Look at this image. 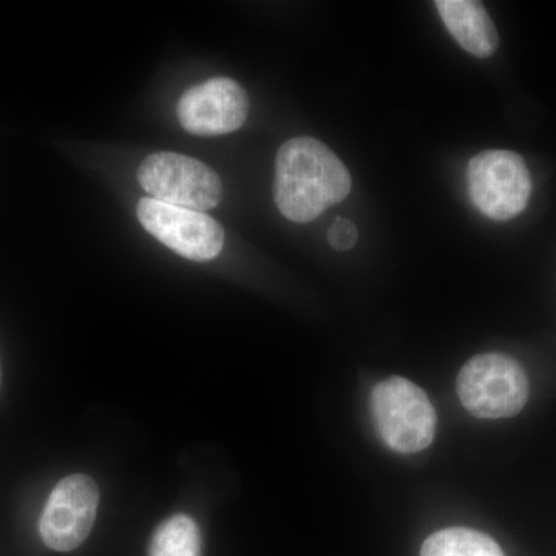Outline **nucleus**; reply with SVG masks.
Listing matches in <instances>:
<instances>
[{"instance_id": "1", "label": "nucleus", "mask_w": 556, "mask_h": 556, "mask_svg": "<svg viewBox=\"0 0 556 556\" xmlns=\"http://www.w3.org/2000/svg\"><path fill=\"white\" fill-rule=\"evenodd\" d=\"M350 190L345 164L318 139L292 138L278 149L274 200L283 217L300 225L314 222Z\"/></svg>"}, {"instance_id": "2", "label": "nucleus", "mask_w": 556, "mask_h": 556, "mask_svg": "<svg viewBox=\"0 0 556 556\" xmlns=\"http://www.w3.org/2000/svg\"><path fill=\"white\" fill-rule=\"evenodd\" d=\"M371 412L379 437L402 455L422 452L437 434V412L422 388L390 378L372 388Z\"/></svg>"}, {"instance_id": "3", "label": "nucleus", "mask_w": 556, "mask_h": 556, "mask_svg": "<svg viewBox=\"0 0 556 556\" xmlns=\"http://www.w3.org/2000/svg\"><path fill=\"white\" fill-rule=\"evenodd\" d=\"M457 396L479 419L518 415L529 399V379L514 357L501 353L475 356L457 376Z\"/></svg>"}, {"instance_id": "4", "label": "nucleus", "mask_w": 556, "mask_h": 556, "mask_svg": "<svg viewBox=\"0 0 556 556\" xmlns=\"http://www.w3.org/2000/svg\"><path fill=\"white\" fill-rule=\"evenodd\" d=\"M467 188L471 203L482 215L507 222L525 211L532 178L518 153L485 150L468 163Z\"/></svg>"}, {"instance_id": "5", "label": "nucleus", "mask_w": 556, "mask_h": 556, "mask_svg": "<svg viewBox=\"0 0 556 556\" xmlns=\"http://www.w3.org/2000/svg\"><path fill=\"white\" fill-rule=\"evenodd\" d=\"M137 177L150 199L170 206L207 212L223 199L218 175L201 161L179 153L149 155L139 166Z\"/></svg>"}, {"instance_id": "6", "label": "nucleus", "mask_w": 556, "mask_h": 556, "mask_svg": "<svg viewBox=\"0 0 556 556\" xmlns=\"http://www.w3.org/2000/svg\"><path fill=\"white\" fill-rule=\"evenodd\" d=\"M137 217L150 236L192 262H211L225 247V230L204 212L170 206L146 197L139 200Z\"/></svg>"}, {"instance_id": "7", "label": "nucleus", "mask_w": 556, "mask_h": 556, "mask_svg": "<svg viewBox=\"0 0 556 556\" xmlns=\"http://www.w3.org/2000/svg\"><path fill=\"white\" fill-rule=\"evenodd\" d=\"M100 507V489L89 475L62 479L40 515L43 544L56 552H72L90 535Z\"/></svg>"}, {"instance_id": "8", "label": "nucleus", "mask_w": 556, "mask_h": 556, "mask_svg": "<svg viewBox=\"0 0 556 556\" xmlns=\"http://www.w3.org/2000/svg\"><path fill=\"white\" fill-rule=\"evenodd\" d=\"M248 113L247 91L229 78H212L190 87L177 105L182 129L197 137L232 134L247 123Z\"/></svg>"}, {"instance_id": "9", "label": "nucleus", "mask_w": 556, "mask_h": 556, "mask_svg": "<svg viewBox=\"0 0 556 556\" xmlns=\"http://www.w3.org/2000/svg\"><path fill=\"white\" fill-rule=\"evenodd\" d=\"M439 16L450 35L467 53L489 58L497 50V31L482 3L475 0H438Z\"/></svg>"}, {"instance_id": "10", "label": "nucleus", "mask_w": 556, "mask_h": 556, "mask_svg": "<svg viewBox=\"0 0 556 556\" xmlns=\"http://www.w3.org/2000/svg\"><path fill=\"white\" fill-rule=\"evenodd\" d=\"M420 556H506L493 538L473 529L452 527L428 536Z\"/></svg>"}, {"instance_id": "11", "label": "nucleus", "mask_w": 556, "mask_h": 556, "mask_svg": "<svg viewBox=\"0 0 556 556\" xmlns=\"http://www.w3.org/2000/svg\"><path fill=\"white\" fill-rule=\"evenodd\" d=\"M149 556H201L199 526L188 515L167 518L153 533Z\"/></svg>"}, {"instance_id": "12", "label": "nucleus", "mask_w": 556, "mask_h": 556, "mask_svg": "<svg viewBox=\"0 0 556 556\" xmlns=\"http://www.w3.org/2000/svg\"><path fill=\"white\" fill-rule=\"evenodd\" d=\"M358 230L351 219L338 218L328 230L329 247L339 252L351 251L356 247Z\"/></svg>"}, {"instance_id": "13", "label": "nucleus", "mask_w": 556, "mask_h": 556, "mask_svg": "<svg viewBox=\"0 0 556 556\" xmlns=\"http://www.w3.org/2000/svg\"><path fill=\"white\" fill-rule=\"evenodd\" d=\"M0 387H2V367H0Z\"/></svg>"}]
</instances>
